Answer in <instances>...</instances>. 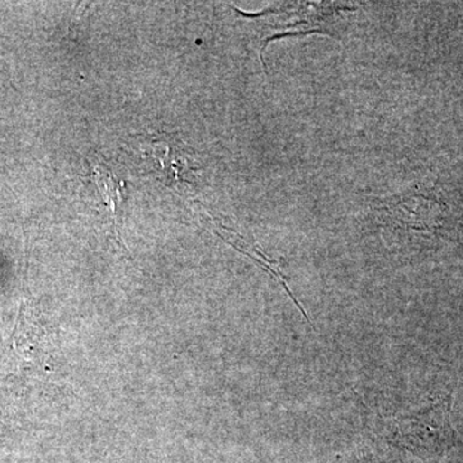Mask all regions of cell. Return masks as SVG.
<instances>
[{"label":"cell","instance_id":"obj_1","mask_svg":"<svg viewBox=\"0 0 463 463\" xmlns=\"http://www.w3.org/2000/svg\"><path fill=\"white\" fill-rule=\"evenodd\" d=\"M449 410L450 399H446L398 417L392 421L390 435L392 443L417 456L443 455L455 446Z\"/></svg>","mask_w":463,"mask_h":463},{"label":"cell","instance_id":"obj_2","mask_svg":"<svg viewBox=\"0 0 463 463\" xmlns=\"http://www.w3.org/2000/svg\"><path fill=\"white\" fill-rule=\"evenodd\" d=\"M151 155L163 167L164 178L167 184H173L179 178H185V172L183 169L187 167L185 164V154L174 148V141L169 139L157 138L156 141L151 142Z\"/></svg>","mask_w":463,"mask_h":463},{"label":"cell","instance_id":"obj_3","mask_svg":"<svg viewBox=\"0 0 463 463\" xmlns=\"http://www.w3.org/2000/svg\"><path fill=\"white\" fill-rule=\"evenodd\" d=\"M94 178H96L97 185H99L103 200L109 203L111 209L112 218H114V231L116 237L120 241L118 231V214L120 207L123 206V188L124 184L115 178L114 174L109 173L108 167L96 166L93 170Z\"/></svg>","mask_w":463,"mask_h":463}]
</instances>
